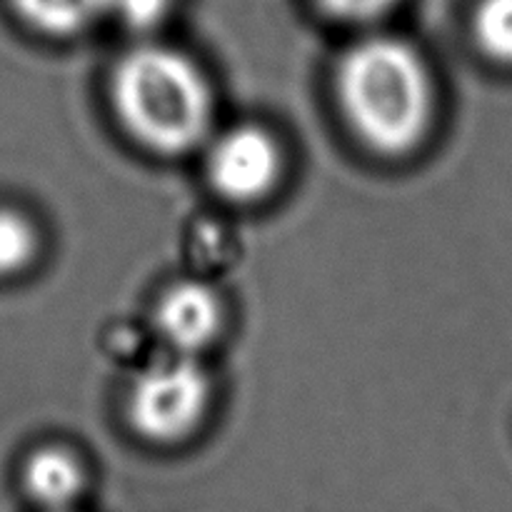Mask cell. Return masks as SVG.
<instances>
[{
    "label": "cell",
    "mask_w": 512,
    "mask_h": 512,
    "mask_svg": "<svg viewBox=\"0 0 512 512\" xmlns=\"http://www.w3.org/2000/svg\"><path fill=\"white\" fill-rule=\"evenodd\" d=\"M345 120L375 153H410L428 135L435 85L418 50L390 35L355 43L338 65Z\"/></svg>",
    "instance_id": "6da1fadb"
},
{
    "label": "cell",
    "mask_w": 512,
    "mask_h": 512,
    "mask_svg": "<svg viewBox=\"0 0 512 512\" xmlns=\"http://www.w3.org/2000/svg\"><path fill=\"white\" fill-rule=\"evenodd\" d=\"M110 98L128 135L153 153H188L213 125V90L203 70L168 45L125 53L110 78Z\"/></svg>",
    "instance_id": "7a4b0ae2"
},
{
    "label": "cell",
    "mask_w": 512,
    "mask_h": 512,
    "mask_svg": "<svg viewBox=\"0 0 512 512\" xmlns=\"http://www.w3.org/2000/svg\"><path fill=\"white\" fill-rule=\"evenodd\" d=\"M213 398L210 375L193 355H170L148 365L128 393L133 428L153 443H178L195 433Z\"/></svg>",
    "instance_id": "3957f363"
},
{
    "label": "cell",
    "mask_w": 512,
    "mask_h": 512,
    "mask_svg": "<svg viewBox=\"0 0 512 512\" xmlns=\"http://www.w3.org/2000/svg\"><path fill=\"white\" fill-rule=\"evenodd\" d=\"M205 168L223 198L253 203L278 185L283 150L275 135L260 125H235L210 143Z\"/></svg>",
    "instance_id": "277c9868"
},
{
    "label": "cell",
    "mask_w": 512,
    "mask_h": 512,
    "mask_svg": "<svg viewBox=\"0 0 512 512\" xmlns=\"http://www.w3.org/2000/svg\"><path fill=\"white\" fill-rule=\"evenodd\" d=\"M155 330L175 355H193L215 343L223 330V303L218 293L198 280L175 283L155 305Z\"/></svg>",
    "instance_id": "5b68a950"
},
{
    "label": "cell",
    "mask_w": 512,
    "mask_h": 512,
    "mask_svg": "<svg viewBox=\"0 0 512 512\" xmlns=\"http://www.w3.org/2000/svg\"><path fill=\"white\" fill-rule=\"evenodd\" d=\"M88 473L78 455L60 445L35 450L23 465V488L45 512H73L83 498Z\"/></svg>",
    "instance_id": "8992f818"
},
{
    "label": "cell",
    "mask_w": 512,
    "mask_h": 512,
    "mask_svg": "<svg viewBox=\"0 0 512 512\" xmlns=\"http://www.w3.org/2000/svg\"><path fill=\"white\" fill-rule=\"evenodd\" d=\"M10 3L25 25L53 38L83 33L103 15V0H10Z\"/></svg>",
    "instance_id": "52a82bcc"
},
{
    "label": "cell",
    "mask_w": 512,
    "mask_h": 512,
    "mask_svg": "<svg viewBox=\"0 0 512 512\" xmlns=\"http://www.w3.org/2000/svg\"><path fill=\"white\" fill-rule=\"evenodd\" d=\"M478 48L500 65H512V0H480L473 15Z\"/></svg>",
    "instance_id": "ba28073f"
},
{
    "label": "cell",
    "mask_w": 512,
    "mask_h": 512,
    "mask_svg": "<svg viewBox=\"0 0 512 512\" xmlns=\"http://www.w3.org/2000/svg\"><path fill=\"white\" fill-rule=\"evenodd\" d=\"M38 253L35 225L23 213L0 208V275L18 273Z\"/></svg>",
    "instance_id": "9c48e42d"
},
{
    "label": "cell",
    "mask_w": 512,
    "mask_h": 512,
    "mask_svg": "<svg viewBox=\"0 0 512 512\" xmlns=\"http://www.w3.org/2000/svg\"><path fill=\"white\" fill-rule=\"evenodd\" d=\"M173 0H103V15H110L125 28H155L170 13Z\"/></svg>",
    "instance_id": "30bf717a"
},
{
    "label": "cell",
    "mask_w": 512,
    "mask_h": 512,
    "mask_svg": "<svg viewBox=\"0 0 512 512\" xmlns=\"http://www.w3.org/2000/svg\"><path fill=\"white\" fill-rule=\"evenodd\" d=\"M398 0H318L323 13L345 23H370L388 13Z\"/></svg>",
    "instance_id": "8fae6325"
}]
</instances>
